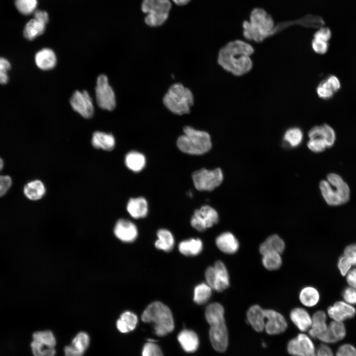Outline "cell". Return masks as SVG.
Returning a JSON list of instances; mask_svg holds the SVG:
<instances>
[{
	"mask_svg": "<svg viewBox=\"0 0 356 356\" xmlns=\"http://www.w3.org/2000/svg\"><path fill=\"white\" fill-rule=\"evenodd\" d=\"M165 107L177 115L189 114L194 103L192 91L181 83L172 85L163 97Z\"/></svg>",
	"mask_w": 356,
	"mask_h": 356,
	"instance_id": "4",
	"label": "cell"
},
{
	"mask_svg": "<svg viewBox=\"0 0 356 356\" xmlns=\"http://www.w3.org/2000/svg\"><path fill=\"white\" fill-rule=\"evenodd\" d=\"M343 255L351 262L352 266H356V243L346 246L344 249Z\"/></svg>",
	"mask_w": 356,
	"mask_h": 356,
	"instance_id": "51",
	"label": "cell"
},
{
	"mask_svg": "<svg viewBox=\"0 0 356 356\" xmlns=\"http://www.w3.org/2000/svg\"><path fill=\"white\" fill-rule=\"evenodd\" d=\"M327 313L334 321L343 322L354 317L356 314V310L351 305L340 301L329 307Z\"/></svg>",
	"mask_w": 356,
	"mask_h": 356,
	"instance_id": "17",
	"label": "cell"
},
{
	"mask_svg": "<svg viewBox=\"0 0 356 356\" xmlns=\"http://www.w3.org/2000/svg\"><path fill=\"white\" fill-rule=\"evenodd\" d=\"M331 37V32L327 27H321L314 34L313 38L328 42Z\"/></svg>",
	"mask_w": 356,
	"mask_h": 356,
	"instance_id": "53",
	"label": "cell"
},
{
	"mask_svg": "<svg viewBox=\"0 0 356 356\" xmlns=\"http://www.w3.org/2000/svg\"><path fill=\"white\" fill-rule=\"evenodd\" d=\"M176 4L178 5L186 4L190 0H172Z\"/></svg>",
	"mask_w": 356,
	"mask_h": 356,
	"instance_id": "58",
	"label": "cell"
},
{
	"mask_svg": "<svg viewBox=\"0 0 356 356\" xmlns=\"http://www.w3.org/2000/svg\"><path fill=\"white\" fill-rule=\"evenodd\" d=\"M158 239L155 246L158 249L165 252L171 251L174 245V239L171 232L166 229H160L157 233Z\"/></svg>",
	"mask_w": 356,
	"mask_h": 356,
	"instance_id": "33",
	"label": "cell"
},
{
	"mask_svg": "<svg viewBox=\"0 0 356 356\" xmlns=\"http://www.w3.org/2000/svg\"><path fill=\"white\" fill-rule=\"evenodd\" d=\"M338 268L342 276H346L353 266L351 262L344 255L341 256L338 261Z\"/></svg>",
	"mask_w": 356,
	"mask_h": 356,
	"instance_id": "50",
	"label": "cell"
},
{
	"mask_svg": "<svg viewBox=\"0 0 356 356\" xmlns=\"http://www.w3.org/2000/svg\"><path fill=\"white\" fill-rule=\"evenodd\" d=\"M254 52L253 46L247 43L240 40L232 41L219 50L218 63L225 71L236 76H242L253 67L250 56Z\"/></svg>",
	"mask_w": 356,
	"mask_h": 356,
	"instance_id": "1",
	"label": "cell"
},
{
	"mask_svg": "<svg viewBox=\"0 0 356 356\" xmlns=\"http://www.w3.org/2000/svg\"><path fill=\"white\" fill-rule=\"evenodd\" d=\"M320 295L315 288L311 286L306 287L302 289L299 294V299L301 303L308 307L315 306L319 301Z\"/></svg>",
	"mask_w": 356,
	"mask_h": 356,
	"instance_id": "34",
	"label": "cell"
},
{
	"mask_svg": "<svg viewBox=\"0 0 356 356\" xmlns=\"http://www.w3.org/2000/svg\"><path fill=\"white\" fill-rule=\"evenodd\" d=\"M262 264L267 270H274L278 269L282 265L280 254L271 251L263 254Z\"/></svg>",
	"mask_w": 356,
	"mask_h": 356,
	"instance_id": "38",
	"label": "cell"
},
{
	"mask_svg": "<svg viewBox=\"0 0 356 356\" xmlns=\"http://www.w3.org/2000/svg\"><path fill=\"white\" fill-rule=\"evenodd\" d=\"M335 93L337 92L341 88V85L339 79L335 75H329L325 79Z\"/></svg>",
	"mask_w": 356,
	"mask_h": 356,
	"instance_id": "54",
	"label": "cell"
},
{
	"mask_svg": "<svg viewBox=\"0 0 356 356\" xmlns=\"http://www.w3.org/2000/svg\"><path fill=\"white\" fill-rule=\"evenodd\" d=\"M329 343H334L343 339L346 335V328L342 322L333 321L328 326Z\"/></svg>",
	"mask_w": 356,
	"mask_h": 356,
	"instance_id": "37",
	"label": "cell"
},
{
	"mask_svg": "<svg viewBox=\"0 0 356 356\" xmlns=\"http://www.w3.org/2000/svg\"><path fill=\"white\" fill-rule=\"evenodd\" d=\"M293 323L301 331L305 332L312 325V319L308 312L303 308H296L290 313Z\"/></svg>",
	"mask_w": 356,
	"mask_h": 356,
	"instance_id": "24",
	"label": "cell"
},
{
	"mask_svg": "<svg viewBox=\"0 0 356 356\" xmlns=\"http://www.w3.org/2000/svg\"><path fill=\"white\" fill-rule=\"evenodd\" d=\"M137 316L133 312L126 311L122 313L116 322L117 328L122 333L133 331L137 323Z\"/></svg>",
	"mask_w": 356,
	"mask_h": 356,
	"instance_id": "30",
	"label": "cell"
},
{
	"mask_svg": "<svg viewBox=\"0 0 356 356\" xmlns=\"http://www.w3.org/2000/svg\"><path fill=\"white\" fill-rule=\"evenodd\" d=\"M31 346L34 356H54L55 355L54 347L44 343L33 340Z\"/></svg>",
	"mask_w": 356,
	"mask_h": 356,
	"instance_id": "40",
	"label": "cell"
},
{
	"mask_svg": "<svg viewBox=\"0 0 356 356\" xmlns=\"http://www.w3.org/2000/svg\"><path fill=\"white\" fill-rule=\"evenodd\" d=\"M15 4L18 11L21 13L28 15L35 11L37 0H15Z\"/></svg>",
	"mask_w": 356,
	"mask_h": 356,
	"instance_id": "42",
	"label": "cell"
},
{
	"mask_svg": "<svg viewBox=\"0 0 356 356\" xmlns=\"http://www.w3.org/2000/svg\"><path fill=\"white\" fill-rule=\"evenodd\" d=\"M242 26L244 38L258 43L284 29L282 22L275 25L272 17L261 8H254L249 21H244Z\"/></svg>",
	"mask_w": 356,
	"mask_h": 356,
	"instance_id": "2",
	"label": "cell"
},
{
	"mask_svg": "<svg viewBox=\"0 0 356 356\" xmlns=\"http://www.w3.org/2000/svg\"><path fill=\"white\" fill-rule=\"evenodd\" d=\"M34 16L35 19L41 21L45 24H46L48 22V16L47 13L45 11L41 10H36L34 12Z\"/></svg>",
	"mask_w": 356,
	"mask_h": 356,
	"instance_id": "57",
	"label": "cell"
},
{
	"mask_svg": "<svg viewBox=\"0 0 356 356\" xmlns=\"http://www.w3.org/2000/svg\"><path fill=\"white\" fill-rule=\"evenodd\" d=\"M141 320L147 323L154 324L155 333L160 336L171 332L174 328V322L170 309L159 301L150 304L144 310Z\"/></svg>",
	"mask_w": 356,
	"mask_h": 356,
	"instance_id": "5",
	"label": "cell"
},
{
	"mask_svg": "<svg viewBox=\"0 0 356 356\" xmlns=\"http://www.w3.org/2000/svg\"><path fill=\"white\" fill-rule=\"evenodd\" d=\"M10 67V63L6 59L0 57V84H5L7 83L8 71Z\"/></svg>",
	"mask_w": 356,
	"mask_h": 356,
	"instance_id": "46",
	"label": "cell"
},
{
	"mask_svg": "<svg viewBox=\"0 0 356 356\" xmlns=\"http://www.w3.org/2000/svg\"><path fill=\"white\" fill-rule=\"evenodd\" d=\"M218 221L219 215L217 211L210 206L204 205L195 210L190 223L194 228L202 232L217 224Z\"/></svg>",
	"mask_w": 356,
	"mask_h": 356,
	"instance_id": "12",
	"label": "cell"
},
{
	"mask_svg": "<svg viewBox=\"0 0 356 356\" xmlns=\"http://www.w3.org/2000/svg\"><path fill=\"white\" fill-rule=\"evenodd\" d=\"M95 96L97 103L101 109L111 111L115 108V93L109 84L107 77L105 75H100L97 79Z\"/></svg>",
	"mask_w": 356,
	"mask_h": 356,
	"instance_id": "11",
	"label": "cell"
},
{
	"mask_svg": "<svg viewBox=\"0 0 356 356\" xmlns=\"http://www.w3.org/2000/svg\"><path fill=\"white\" fill-rule=\"evenodd\" d=\"M312 319L311 328L309 333L312 337L318 339L328 329L326 314L322 311H318L313 314Z\"/></svg>",
	"mask_w": 356,
	"mask_h": 356,
	"instance_id": "26",
	"label": "cell"
},
{
	"mask_svg": "<svg viewBox=\"0 0 356 356\" xmlns=\"http://www.w3.org/2000/svg\"><path fill=\"white\" fill-rule=\"evenodd\" d=\"M319 187L323 198L329 205L340 206L350 199L349 186L337 174H329L326 179L320 182Z\"/></svg>",
	"mask_w": 356,
	"mask_h": 356,
	"instance_id": "7",
	"label": "cell"
},
{
	"mask_svg": "<svg viewBox=\"0 0 356 356\" xmlns=\"http://www.w3.org/2000/svg\"><path fill=\"white\" fill-rule=\"evenodd\" d=\"M127 210L133 218H144L148 213L147 202L142 197L131 198L127 203Z\"/></svg>",
	"mask_w": 356,
	"mask_h": 356,
	"instance_id": "25",
	"label": "cell"
},
{
	"mask_svg": "<svg viewBox=\"0 0 356 356\" xmlns=\"http://www.w3.org/2000/svg\"><path fill=\"white\" fill-rule=\"evenodd\" d=\"M317 356H333L331 349L324 344L320 345L317 350Z\"/></svg>",
	"mask_w": 356,
	"mask_h": 356,
	"instance_id": "56",
	"label": "cell"
},
{
	"mask_svg": "<svg viewBox=\"0 0 356 356\" xmlns=\"http://www.w3.org/2000/svg\"><path fill=\"white\" fill-rule=\"evenodd\" d=\"M114 233L120 240L124 242H132L137 238L138 231L133 222L128 220L120 219L115 223Z\"/></svg>",
	"mask_w": 356,
	"mask_h": 356,
	"instance_id": "16",
	"label": "cell"
},
{
	"mask_svg": "<svg viewBox=\"0 0 356 356\" xmlns=\"http://www.w3.org/2000/svg\"><path fill=\"white\" fill-rule=\"evenodd\" d=\"M264 314L267 319L265 329L267 334H278L286 329L287 323L281 314L271 309L264 310Z\"/></svg>",
	"mask_w": 356,
	"mask_h": 356,
	"instance_id": "15",
	"label": "cell"
},
{
	"mask_svg": "<svg viewBox=\"0 0 356 356\" xmlns=\"http://www.w3.org/2000/svg\"><path fill=\"white\" fill-rule=\"evenodd\" d=\"M46 24L35 18L31 19L26 25L24 36L28 40H33L44 31Z\"/></svg>",
	"mask_w": 356,
	"mask_h": 356,
	"instance_id": "35",
	"label": "cell"
},
{
	"mask_svg": "<svg viewBox=\"0 0 356 356\" xmlns=\"http://www.w3.org/2000/svg\"><path fill=\"white\" fill-rule=\"evenodd\" d=\"M192 178L197 190L209 191L214 190L222 183L223 176L220 168L212 170L202 168L195 171Z\"/></svg>",
	"mask_w": 356,
	"mask_h": 356,
	"instance_id": "9",
	"label": "cell"
},
{
	"mask_svg": "<svg viewBox=\"0 0 356 356\" xmlns=\"http://www.w3.org/2000/svg\"><path fill=\"white\" fill-rule=\"evenodd\" d=\"M284 143L289 147L299 146L303 139V133L300 128L294 127L287 130L283 136Z\"/></svg>",
	"mask_w": 356,
	"mask_h": 356,
	"instance_id": "36",
	"label": "cell"
},
{
	"mask_svg": "<svg viewBox=\"0 0 356 356\" xmlns=\"http://www.w3.org/2000/svg\"><path fill=\"white\" fill-rule=\"evenodd\" d=\"M142 356H163L159 347L152 342H148L143 347Z\"/></svg>",
	"mask_w": 356,
	"mask_h": 356,
	"instance_id": "47",
	"label": "cell"
},
{
	"mask_svg": "<svg viewBox=\"0 0 356 356\" xmlns=\"http://www.w3.org/2000/svg\"><path fill=\"white\" fill-rule=\"evenodd\" d=\"M216 244L222 252L228 254L235 253L239 247L238 240L229 232H223L218 236L216 240Z\"/></svg>",
	"mask_w": 356,
	"mask_h": 356,
	"instance_id": "20",
	"label": "cell"
},
{
	"mask_svg": "<svg viewBox=\"0 0 356 356\" xmlns=\"http://www.w3.org/2000/svg\"><path fill=\"white\" fill-rule=\"evenodd\" d=\"M346 275L348 284L356 290V267L350 270Z\"/></svg>",
	"mask_w": 356,
	"mask_h": 356,
	"instance_id": "55",
	"label": "cell"
},
{
	"mask_svg": "<svg viewBox=\"0 0 356 356\" xmlns=\"http://www.w3.org/2000/svg\"><path fill=\"white\" fill-rule=\"evenodd\" d=\"M309 138H319L324 141L328 148L333 145L336 141V134L333 129L328 124L312 127L308 133Z\"/></svg>",
	"mask_w": 356,
	"mask_h": 356,
	"instance_id": "19",
	"label": "cell"
},
{
	"mask_svg": "<svg viewBox=\"0 0 356 356\" xmlns=\"http://www.w3.org/2000/svg\"><path fill=\"white\" fill-rule=\"evenodd\" d=\"M336 356H356V349L350 344H344L338 349Z\"/></svg>",
	"mask_w": 356,
	"mask_h": 356,
	"instance_id": "52",
	"label": "cell"
},
{
	"mask_svg": "<svg viewBox=\"0 0 356 356\" xmlns=\"http://www.w3.org/2000/svg\"><path fill=\"white\" fill-rule=\"evenodd\" d=\"M212 289L207 283H202L197 285L194 288V301L199 305L205 304L211 296Z\"/></svg>",
	"mask_w": 356,
	"mask_h": 356,
	"instance_id": "39",
	"label": "cell"
},
{
	"mask_svg": "<svg viewBox=\"0 0 356 356\" xmlns=\"http://www.w3.org/2000/svg\"><path fill=\"white\" fill-rule=\"evenodd\" d=\"M35 60L38 68L43 70H48L55 67L57 59L52 49L44 48L36 53Z\"/></svg>",
	"mask_w": 356,
	"mask_h": 356,
	"instance_id": "21",
	"label": "cell"
},
{
	"mask_svg": "<svg viewBox=\"0 0 356 356\" xmlns=\"http://www.w3.org/2000/svg\"><path fill=\"white\" fill-rule=\"evenodd\" d=\"M178 338L180 345L185 352L192 353L197 349L199 340L197 334L194 331L183 330L179 333Z\"/></svg>",
	"mask_w": 356,
	"mask_h": 356,
	"instance_id": "28",
	"label": "cell"
},
{
	"mask_svg": "<svg viewBox=\"0 0 356 356\" xmlns=\"http://www.w3.org/2000/svg\"><path fill=\"white\" fill-rule=\"evenodd\" d=\"M91 142L95 148L107 151L112 150L116 143L115 138L112 134L100 131L93 133Z\"/></svg>",
	"mask_w": 356,
	"mask_h": 356,
	"instance_id": "22",
	"label": "cell"
},
{
	"mask_svg": "<svg viewBox=\"0 0 356 356\" xmlns=\"http://www.w3.org/2000/svg\"><path fill=\"white\" fill-rule=\"evenodd\" d=\"M207 283L212 289L218 292L226 289L229 285V278L224 264L217 261L213 267H208L205 271Z\"/></svg>",
	"mask_w": 356,
	"mask_h": 356,
	"instance_id": "10",
	"label": "cell"
},
{
	"mask_svg": "<svg viewBox=\"0 0 356 356\" xmlns=\"http://www.w3.org/2000/svg\"><path fill=\"white\" fill-rule=\"evenodd\" d=\"M202 249V242L199 238H191L182 241L178 245L179 252L187 256L197 255L201 253Z\"/></svg>",
	"mask_w": 356,
	"mask_h": 356,
	"instance_id": "32",
	"label": "cell"
},
{
	"mask_svg": "<svg viewBox=\"0 0 356 356\" xmlns=\"http://www.w3.org/2000/svg\"><path fill=\"white\" fill-rule=\"evenodd\" d=\"M45 191L44 183L39 179H35L27 182L23 188L25 196L32 201L41 199L45 194Z\"/></svg>",
	"mask_w": 356,
	"mask_h": 356,
	"instance_id": "27",
	"label": "cell"
},
{
	"mask_svg": "<svg viewBox=\"0 0 356 356\" xmlns=\"http://www.w3.org/2000/svg\"><path fill=\"white\" fill-rule=\"evenodd\" d=\"M34 340L44 343L49 346L55 347L56 340L52 332L50 331H39L33 335Z\"/></svg>",
	"mask_w": 356,
	"mask_h": 356,
	"instance_id": "41",
	"label": "cell"
},
{
	"mask_svg": "<svg viewBox=\"0 0 356 356\" xmlns=\"http://www.w3.org/2000/svg\"><path fill=\"white\" fill-rule=\"evenodd\" d=\"M317 356V355H316V356Z\"/></svg>",
	"mask_w": 356,
	"mask_h": 356,
	"instance_id": "59",
	"label": "cell"
},
{
	"mask_svg": "<svg viewBox=\"0 0 356 356\" xmlns=\"http://www.w3.org/2000/svg\"><path fill=\"white\" fill-rule=\"evenodd\" d=\"M342 296L345 302L350 304H356V290L351 286L344 289Z\"/></svg>",
	"mask_w": 356,
	"mask_h": 356,
	"instance_id": "49",
	"label": "cell"
},
{
	"mask_svg": "<svg viewBox=\"0 0 356 356\" xmlns=\"http://www.w3.org/2000/svg\"><path fill=\"white\" fill-rule=\"evenodd\" d=\"M287 351L294 356H316L313 343L307 335L302 333L289 342Z\"/></svg>",
	"mask_w": 356,
	"mask_h": 356,
	"instance_id": "14",
	"label": "cell"
},
{
	"mask_svg": "<svg viewBox=\"0 0 356 356\" xmlns=\"http://www.w3.org/2000/svg\"><path fill=\"white\" fill-rule=\"evenodd\" d=\"M247 317L250 324L255 331L260 332L265 329L264 310L260 306L255 305L251 306L247 311Z\"/></svg>",
	"mask_w": 356,
	"mask_h": 356,
	"instance_id": "23",
	"label": "cell"
},
{
	"mask_svg": "<svg viewBox=\"0 0 356 356\" xmlns=\"http://www.w3.org/2000/svg\"><path fill=\"white\" fill-rule=\"evenodd\" d=\"M205 317L210 326L209 336L213 347L218 352H224L228 345V332L223 306L219 303L210 304L206 309Z\"/></svg>",
	"mask_w": 356,
	"mask_h": 356,
	"instance_id": "3",
	"label": "cell"
},
{
	"mask_svg": "<svg viewBox=\"0 0 356 356\" xmlns=\"http://www.w3.org/2000/svg\"><path fill=\"white\" fill-rule=\"evenodd\" d=\"M70 103L73 110L82 117L89 119L93 116L94 105L88 91H75L70 98Z\"/></svg>",
	"mask_w": 356,
	"mask_h": 356,
	"instance_id": "13",
	"label": "cell"
},
{
	"mask_svg": "<svg viewBox=\"0 0 356 356\" xmlns=\"http://www.w3.org/2000/svg\"><path fill=\"white\" fill-rule=\"evenodd\" d=\"M316 93L320 98L325 100L331 99L335 93L325 79L317 86Z\"/></svg>",
	"mask_w": 356,
	"mask_h": 356,
	"instance_id": "43",
	"label": "cell"
},
{
	"mask_svg": "<svg viewBox=\"0 0 356 356\" xmlns=\"http://www.w3.org/2000/svg\"><path fill=\"white\" fill-rule=\"evenodd\" d=\"M183 134L177 141L178 148L182 152L191 155H201L208 152L212 147L211 137L208 133L186 126L183 128Z\"/></svg>",
	"mask_w": 356,
	"mask_h": 356,
	"instance_id": "6",
	"label": "cell"
},
{
	"mask_svg": "<svg viewBox=\"0 0 356 356\" xmlns=\"http://www.w3.org/2000/svg\"><path fill=\"white\" fill-rule=\"evenodd\" d=\"M312 46L315 52L323 54L327 51L329 44L328 42L313 38L312 42Z\"/></svg>",
	"mask_w": 356,
	"mask_h": 356,
	"instance_id": "48",
	"label": "cell"
},
{
	"mask_svg": "<svg viewBox=\"0 0 356 356\" xmlns=\"http://www.w3.org/2000/svg\"><path fill=\"white\" fill-rule=\"evenodd\" d=\"M125 163L126 167L134 172L141 171L145 166V156L137 151H131L125 156Z\"/></svg>",
	"mask_w": 356,
	"mask_h": 356,
	"instance_id": "31",
	"label": "cell"
},
{
	"mask_svg": "<svg viewBox=\"0 0 356 356\" xmlns=\"http://www.w3.org/2000/svg\"><path fill=\"white\" fill-rule=\"evenodd\" d=\"M171 8L169 0H143L141 9L147 14L145 23L151 27L162 25L167 19Z\"/></svg>",
	"mask_w": 356,
	"mask_h": 356,
	"instance_id": "8",
	"label": "cell"
},
{
	"mask_svg": "<svg viewBox=\"0 0 356 356\" xmlns=\"http://www.w3.org/2000/svg\"><path fill=\"white\" fill-rule=\"evenodd\" d=\"M4 166L2 159L0 157V172ZM12 185V179L8 175H0V197L3 196L8 191Z\"/></svg>",
	"mask_w": 356,
	"mask_h": 356,
	"instance_id": "44",
	"label": "cell"
},
{
	"mask_svg": "<svg viewBox=\"0 0 356 356\" xmlns=\"http://www.w3.org/2000/svg\"><path fill=\"white\" fill-rule=\"evenodd\" d=\"M285 245L283 239L276 234L268 237L260 246L259 251L263 255L268 252L274 251L281 254L284 249Z\"/></svg>",
	"mask_w": 356,
	"mask_h": 356,
	"instance_id": "29",
	"label": "cell"
},
{
	"mask_svg": "<svg viewBox=\"0 0 356 356\" xmlns=\"http://www.w3.org/2000/svg\"><path fill=\"white\" fill-rule=\"evenodd\" d=\"M89 343L88 335L80 332L73 339L71 344L64 348L65 356H83Z\"/></svg>",
	"mask_w": 356,
	"mask_h": 356,
	"instance_id": "18",
	"label": "cell"
},
{
	"mask_svg": "<svg viewBox=\"0 0 356 356\" xmlns=\"http://www.w3.org/2000/svg\"><path fill=\"white\" fill-rule=\"evenodd\" d=\"M307 146L310 150L315 153L321 152L328 148L325 142L319 138H310Z\"/></svg>",
	"mask_w": 356,
	"mask_h": 356,
	"instance_id": "45",
	"label": "cell"
}]
</instances>
